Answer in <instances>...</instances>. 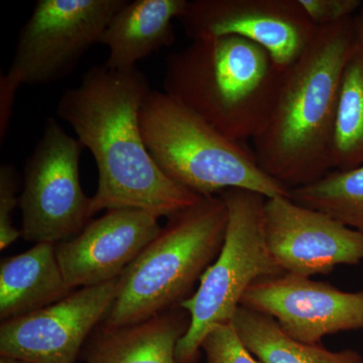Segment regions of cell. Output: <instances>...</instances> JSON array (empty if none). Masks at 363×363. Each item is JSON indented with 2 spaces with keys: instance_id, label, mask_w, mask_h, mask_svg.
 <instances>
[{
  "instance_id": "4",
  "label": "cell",
  "mask_w": 363,
  "mask_h": 363,
  "mask_svg": "<svg viewBox=\"0 0 363 363\" xmlns=\"http://www.w3.org/2000/svg\"><path fill=\"white\" fill-rule=\"evenodd\" d=\"M228 212L210 196L169 217L168 223L121 276L118 295L105 317L109 328L140 323L179 307L220 252Z\"/></svg>"
},
{
  "instance_id": "25",
  "label": "cell",
  "mask_w": 363,
  "mask_h": 363,
  "mask_svg": "<svg viewBox=\"0 0 363 363\" xmlns=\"http://www.w3.org/2000/svg\"><path fill=\"white\" fill-rule=\"evenodd\" d=\"M0 363H30L23 362V360L13 359V358L1 357L0 358Z\"/></svg>"
},
{
  "instance_id": "22",
  "label": "cell",
  "mask_w": 363,
  "mask_h": 363,
  "mask_svg": "<svg viewBox=\"0 0 363 363\" xmlns=\"http://www.w3.org/2000/svg\"><path fill=\"white\" fill-rule=\"evenodd\" d=\"M309 20L318 28L338 25L357 16L360 0H298Z\"/></svg>"
},
{
  "instance_id": "21",
  "label": "cell",
  "mask_w": 363,
  "mask_h": 363,
  "mask_svg": "<svg viewBox=\"0 0 363 363\" xmlns=\"http://www.w3.org/2000/svg\"><path fill=\"white\" fill-rule=\"evenodd\" d=\"M18 205L16 198V175L11 164L0 167V250H6L21 236V230L13 225L14 208Z\"/></svg>"
},
{
  "instance_id": "10",
  "label": "cell",
  "mask_w": 363,
  "mask_h": 363,
  "mask_svg": "<svg viewBox=\"0 0 363 363\" xmlns=\"http://www.w3.org/2000/svg\"><path fill=\"white\" fill-rule=\"evenodd\" d=\"M121 277L84 286L58 302L1 322L0 357L30 363H76L81 348L118 295Z\"/></svg>"
},
{
  "instance_id": "24",
  "label": "cell",
  "mask_w": 363,
  "mask_h": 363,
  "mask_svg": "<svg viewBox=\"0 0 363 363\" xmlns=\"http://www.w3.org/2000/svg\"><path fill=\"white\" fill-rule=\"evenodd\" d=\"M354 21L355 35H357V45L363 49V4L362 9L353 18Z\"/></svg>"
},
{
  "instance_id": "18",
  "label": "cell",
  "mask_w": 363,
  "mask_h": 363,
  "mask_svg": "<svg viewBox=\"0 0 363 363\" xmlns=\"http://www.w3.org/2000/svg\"><path fill=\"white\" fill-rule=\"evenodd\" d=\"M331 159L333 169L363 164V49L357 44L341 81Z\"/></svg>"
},
{
  "instance_id": "16",
  "label": "cell",
  "mask_w": 363,
  "mask_h": 363,
  "mask_svg": "<svg viewBox=\"0 0 363 363\" xmlns=\"http://www.w3.org/2000/svg\"><path fill=\"white\" fill-rule=\"evenodd\" d=\"M190 326L180 306L126 326L102 327L91 341L85 363H177L179 341Z\"/></svg>"
},
{
  "instance_id": "7",
  "label": "cell",
  "mask_w": 363,
  "mask_h": 363,
  "mask_svg": "<svg viewBox=\"0 0 363 363\" xmlns=\"http://www.w3.org/2000/svg\"><path fill=\"white\" fill-rule=\"evenodd\" d=\"M84 150L55 119L26 161L18 206L21 236L28 242H63L84 229L93 216L92 199L83 191L80 157Z\"/></svg>"
},
{
  "instance_id": "8",
  "label": "cell",
  "mask_w": 363,
  "mask_h": 363,
  "mask_svg": "<svg viewBox=\"0 0 363 363\" xmlns=\"http://www.w3.org/2000/svg\"><path fill=\"white\" fill-rule=\"evenodd\" d=\"M125 0H39L23 26L7 82L42 85L65 78Z\"/></svg>"
},
{
  "instance_id": "17",
  "label": "cell",
  "mask_w": 363,
  "mask_h": 363,
  "mask_svg": "<svg viewBox=\"0 0 363 363\" xmlns=\"http://www.w3.org/2000/svg\"><path fill=\"white\" fill-rule=\"evenodd\" d=\"M233 324L245 347L262 363H363L357 350L331 351L321 344L300 342L272 318L241 306Z\"/></svg>"
},
{
  "instance_id": "20",
  "label": "cell",
  "mask_w": 363,
  "mask_h": 363,
  "mask_svg": "<svg viewBox=\"0 0 363 363\" xmlns=\"http://www.w3.org/2000/svg\"><path fill=\"white\" fill-rule=\"evenodd\" d=\"M206 363H262L238 336L233 322L219 325L202 343Z\"/></svg>"
},
{
  "instance_id": "1",
  "label": "cell",
  "mask_w": 363,
  "mask_h": 363,
  "mask_svg": "<svg viewBox=\"0 0 363 363\" xmlns=\"http://www.w3.org/2000/svg\"><path fill=\"white\" fill-rule=\"evenodd\" d=\"M150 90L138 68L93 66L80 85L60 98V118L73 128L96 162L92 215L133 208L169 218L204 198L171 180L150 156L140 125V107Z\"/></svg>"
},
{
  "instance_id": "9",
  "label": "cell",
  "mask_w": 363,
  "mask_h": 363,
  "mask_svg": "<svg viewBox=\"0 0 363 363\" xmlns=\"http://www.w3.org/2000/svg\"><path fill=\"white\" fill-rule=\"evenodd\" d=\"M178 21L192 40L227 35L250 40L284 71L303 56L319 30L298 0H192Z\"/></svg>"
},
{
  "instance_id": "23",
  "label": "cell",
  "mask_w": 363,
  "mask_h": 363,
  "mask_svg": "<svg viewBox=\"0 0 363 363\" xmlns=\"http://www.w3.org/2000/svg\"><path fill=\"white\" fill-rule=\"evenodd\" d=\"M18 88L0 78V138L1 140L9 130V123L13 116L14 97Z\"/></svg>"
},
{
  "instance_id": "5",
  "label": "cell",
  "mask_w": 363,
  "mask_h": 363,
  "mask_svg": "<svg viewBox=\"0 0 363 363\" xmlns=\"http://www.w3.org/2000/svg\"><path fill=\"white\" fill-rule=\"evenodd\" d=\"M140 125L160 169L195 194L210 197L243 189L266 198L290 197V190L267 175L242 143L222 135L164 91L145 95Z\"/></svg>"
},
{
  "instance_id": "12",
  "label": "cell",
  "mask_w": 363,
  "mask_h": 363,
  "mask_svg": "<svg viewBox=\"0 0 363 363\" xmlns=\"http://www.w3.org/2000/svg\"><path fill=\"white\" fill-rule=\"evenodd\" d=\"M264 231L272 259L286 274L312 278L363 262V234L290 197L267 198Z\"/></svg>"
},
{
  "instance_id": "15",
  "label": "cell",
  "mask_w": 363,
  "mask_h": 363,
  "mask_svg": "<svg viewBox=\"0 0 363 363\" xmlns=\"http://www.w3.org/2000/svg\"><path fill=\"white\" fill-rule=\"evenodd\" d=\"M54 243L40 242L0 264V319H13L55 304L72 293Z\"/></svg>"
},
{
  "instance_id": "14",
  "label": "cell",
  "mask_w": 363,
  "mask_h": 363,
  "mask_svg": "<svg viewBox=\"0 0 363 363\" xmlns=\"http://www.w3.org/2000/svg\"><path fill=\"white\" fill-rule=\"evenodd\" d=\"M187 4L188 0H125L100 38L99 44L108 49L104 65L112 70H131L138 62L173 45V21Z\"/></svg>"
},
{
  "instance_id": "2",
  "label": "cell",
  "mask_w": 363,
  "mask_h": 363,
  "mask_svg": "<svg viewBox=\"0 0 363 363\" xmlns=\"http://www.w3.org/2000/svg\"><path fill=\"white\" fill-rule=\"evenodd\" d=\"M353 18L321 28L286 69L266 128L253 142L260 168L289 190L331 172L344 69L357 45Z\"/></svg>"
},
{
  "instance_id": "3",
  "label": "cell",
  "mask_w": 363,
  "mask_h": 363,
  "mask_svg": "<svg viewBox=\"0 0 363 363\" xmlns=\"http://www.w3.org/2000/svg\"><path fill=\"white\" fill-rule=\"evenodd\" d=\"M284 75L264 48L227 35L192 40L169 54L162 88L222 135L242 143L266 128Z\"/></svg>"
},
{
  "instance_id": "6",
  "label": "cell",
  "mask_w": 363,
  "mask_h": 363,
  "mask_svg": "<svg viewBox=\"0 0 363 363\" xmlns=\"http://www.w3.org/2000/svg\"><path fill=\"white\" fill-rule=\"evenodd\" d=\"M219 196L228 212L225 238L196 292L180 305L190 316V326L177 346V363H197L203 341L219 325L233 322L248 288L284 274L267 247V198L243 189H228Z\"/></svg>"
},
{
  "instance_id": "13",
  "label": "cell",
  "mask_w": 363,
  "mask_h": 363,
  "mask_svg": "<svg viewBox=\"0 0 363 363\" xmlns=\"http://www.w3.org/2000/svg\"><path fill=\"white\" fill-rule=\"evenodd\" d=\"M160 217L133 208L107 210L71 240L57 257L71 290L118 278L161 231Z\"/></svg>"
},
{
  "instance_id": "11",
  "label": "cell",
  "mask_w": 363,
  "mask_h": 363,
  "mask_svg": "<svg viewBox=\"0 0 363 363\" xmlns=\"http://www.w3.org/2000/svg\"><path fill=\"white\" fill-rule=\"evenodd\" d=\"M240 306L272 318L286 335L303 343L321 344L332 334L363 330V290L344 292L286 272L255 281Z\"/></svg>"
},
{
  "instance_id": "19",
  "label": "cell",
  "mask_w": 363,
  "mask_h": 363,
  "mask_svg": "<svg viewBox=\"0 0 363 363\" xmlns=\"http://www.w3.org/2000/svg\"><path fill=\"white\" fill-rule=\"evenodd\" d=\"M290 198L363 234V164L332 169L314 183L292 189Z\"/></svg>"
}]
</instances>
